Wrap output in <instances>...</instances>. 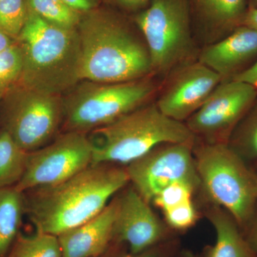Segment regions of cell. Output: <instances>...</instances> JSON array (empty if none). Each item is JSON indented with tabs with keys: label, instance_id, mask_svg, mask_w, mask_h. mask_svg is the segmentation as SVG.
Segmentation results:
<instances>
[{
	"label": "cell",
	"instance_id": "6da1fadb",
	"mask_svg": "<svg viewBox=\"0 0 257 257\" xmlns=\"http://www.w3.org/2000/svg\"><path fill=\"white\" fill-rule=\"evenodd\" d=\"M128 182L125 169L92 165L61 183L24 192L25 213L37 231L58 236L99 214Z\"/></svg>",
	"mask_w": 257,
	"mask_h": 257
},
{
	"label": "cell",
	"instance_id": "7a4b0ae2",
	"mask_svg": "<svg viewBox=\"0 0 257 257\" xmlns=\"http://www.w3.org/2000/svg\"><path fill=\"white\" fill-rule=\"evenodd\" d=\"M77 30L81 81L124 82L153 75L146 42L121 12L99 7L82 15Z\"/></svg>",
	"mask_w": 257,
	"mask_h": 257
},
{
	"label": "cell",
	"instance_id": "3957f363",
	"mask_svg": "<svg viewBox=\"0 0 257 257\" xmlns=\"http://www.w3.org/2000/svg\"><path fill=\"white\" fill-rule=\"evenodd\" d=\"M16 41L24 59L20 84L62 96L80 82L81 44L77 29L56 26L29 10Z\"/></svg>",
	"mask_w": 257,
	"mask_h": 257
},
{
	"label": "cell",
	"instance_id": "277c9868",
	"mask_svg": "<svg viewBox=\"0 0 257 257\" xmlns=\"http://www.w3.org/2000/svg\"><path fill=\"white\" fill-rule=\"evenodd\" d=\"M92 165H126L165 144L195 143L185 123L163 114L150 101L87 135Z\"/></svg>",
	"mask_w": 257,
	"mask_h": 257
},
{
	"label": "cell",
	"instance_id": "5b68a950",
	"mask_svg": "<svg viewBox=\"0 0 257 257\" xmlns=\"http://www.w3.org/2000/svg\"><path fill=\"white\" fill-rule=\"evenodd\" d=\"M160 85L153 75L124 82L80 81L62 97L64 132L86 134L109 124L150 102Z\"/></svg>",
	"mask_w": 257,
	"mask_h": 257
},
{
	"label": "cell",
	"instance_id": "8992f818",
	"mask_svg": "<svg viewBox=\"0 0 257 257\" xmlns=\"http://www.w3.org/2000/svg\"><path fill=\"white\" fill-rule=\"evenodd\" d=\"M200 184L209 197L247 227L257 207V176L228 143H204L193 149Z\"/></svg>",
	"mask_w": 257,
	"mask_h": 257
},
{
	"label": "cell",
	"instance_id": "52a82bcc",
	"mask_svg": "<svg viewBox=\"0 0 257 257\" xmlns=\"http://www.w3.org/2000/svg\"><path fill=\"white\" fill-rule=\"evenodd\" d=\"M133 21L146 42L152 74L160 82L179 66L197 60L201 47L187 0H151Z\"/></svg>",
	"mask_w": 257,
	"mask_h": 257
},
{
	"label": "cell",
	"instance_id": "ba28073f",
	"mask_svg": "<svg viewBox=\"0 0 257 257\" xmlns=\"http://www.w3.org/2000/svg\"><path fill=\"white\" fill-rule=\"evenodd\" d=\"M3 130L22 150L31 152L48 145L63 126L62 96L16 84L1 99Z\"/></svg>",
	"mask_w": 257,
	"mask_h": 257
},
{
	"label": "cell",
	"instance_id": "9c48e42d",
	"mask_svg": "<svg viewBox=\"0 0 257 257\" xmlns=\"http://www.w3.org/2000/svg\"><path fill=\"white\" fill-rule=\"evenodd\" d=\"M92 164V148L87 134L64 132L48 145L28 152L25 172L15 188L24 193L55 185Z\"/></svg>",
	"mask_w": 257,
	"mask_h": 257
},
{
	"label": "cell",
	"instance_id": "30bf717a",
	"mask_svg": "<svg viewBox=\"0 0 257 257\" xmlns=\"http://www.w3.org/2000/svg\"><path fill=\"white\" fill-rule=\"evenodd\" d=\"M194 147V143L165 144L128 164L125 170L134 188L148 203L176 182H187L197 188L200 181Z\"/></svg>",
	"mask_w": 257,
	"mask_h": 257
},
{
	"label": "cell",
	"instance_id": "8fae6325",
	"mask_svg": "<svg viewBox=\"0 0 257 257\" xmlns=\"http://www.w3.org/2000/svg\"><path fill=\"white\" fill-rule=\"evenodd\" d=\"M256 99V89L247 83L221 81L185 124L196 138L207 143H228Z\"/></svg>",
	"mask_w": 257,
	"mask_h": 257
},
{
	"label": "cell",
	"instance_id": "7c38bea8",
	"mask_svg": "<svg viewBox=\"0 0 257 257\" xmlns=\"http://www.w3.org/2000/svg\"><path fill=\"white\" fill-rule=\"evenodd\" d=\"M221 82L214 71L197 60L192 61L179 66L161 82L155 103L163 114L184 122Z\"/></svg>",
	"mask_w": 257,
	"mask_h": 257
},
{
	"label": "cell",
	"instance_id": "4fadbf2b",
	"mask_svg": "<svg viewBox=\"0 0 257 257\" xmlns=\"http://www.w3.org/2000/svg\"><path fill=\"white\" fill-rule=\"evenodd\" d=\"M165 234L164 224L133 187L118 198L114 236L127 243L132 253L150 249Z\"/></svg>",
	"mask_w": 257,
	"mask_h": 257
},
{
	"label": "cell",
	"instance_id": "5bb4252c",
	"mask_svg": "<svg viewBox=\"0 0 257 257\" xmlns=\"http://www.w3.org/2000/svg\"><path fill=\"white\" fill-rule=\"evenodd\" d=\"M257 59V30L241 25L219 41L201 47L197 60L220 77L232 80Z\"/></svg>",
	"mask_w": 257,
	"mask_h": 257
},
{
	"label": "cell",
	"instance_id": "9a60e30c",
	"mask_svg": "<svg viewBox=\"0 0 257 257\" xmlns=\"http://www.w3.org/2000/svg\"><path fill=\"white\" fill-rule=\"evenodd\" d=\"M199 46L211 45L241 26L247 0H187Z\"/></svg>",
	"mask_w": 257,
	"mask_h": 257
},
{
	"label": "cell",
	"instance_id": "2e32d148",
	"mask_svg": "<svg viewBox=\"0 0 257 257\" xmlns=\"http://www.w3.org/2000/svg\"><path fill=\"white\" fill-rule=\"evenodd\" d=\"M118 198L97 215L58 236L63 257H96L114 237Z\"/></svg>",
	"mask_w": 257,
	"mask_h": 257
},
{
	"label": "cell",
	"instance_id": "e0dca14e",
	"mask_svg": "<svg viewBox=\"0 0 257 257\" xmlns=\"http://www.w3.org/2000/svg\"><path fill=\"white\" fill-rule=\"evenodd\" d=\"M208 217L215 231L216 241L207 248L205 257H257L229 213L221 207H214L209 211Z\"/></svg>",
	"mask_w": 257,
	"mask_h": 257
},
{
	"label": "cell",
	"instance_id": "ac0fdd59",
	"mask_svg": "<svg viewBox=\"0 0 257 257\" xmlns=\"http://www.w3.org/2000/svg\"><path fill=\"white\" fill-rule=\"evenodd\" d=\"M25 213L24 193L15 187L0 189V257H8Z\"/></svg>",
	"mask_w": 257,
	"mask_h": 257
},
{
	"label": "cell",
	"instance_id": "d6986e66",
	"mask_svg": "<svg viewBox=\"0 0 257 257\" xmlns=\"http://www.w3.org/2000/svg\"><path fill=\"white\" fill-rule=\"evenodd\" d=\"M28 155L8 133H0V189L18 183L25 172Z\"/></svg>",
	"mask_w": 257,
	"mask_h": 257
},
{
	"label": "cell",
	"instance_id": "ffe728a7",
	"mask_svg": "<svg viewBox=\"0 0 257 257\" xmlns=\"http://www.w3.org/2000/svg\"><path fill=\"white\" fill-rule=\"evenodd\" d=\"M8 257H63L58 236L38 232L18 235Z\"/></svg>",
	"mask_w": 257,
	"mask_h": 257
},
{
	"label": "cell",
	"instance_id": "44dd1931",
	"mask_svg": "<svg viewBox=\"0 0 257 257\" xmlns=\"http://www.w3.org/2000/svg\"><path fill=\"white\" fill-rule=\"evenodd\" d=\"M29 10L56 26L77 29L82 15L61 0H27Z\"/></svg>",
	"mask_w": 257,
	"mask_h": 257
},
{
	"label": "cell",
	"instance_id": "7402d4cb",
	"mask_svg": "<svg viewBox=\"0 0 257 257\" xmlns=\"http://www.w3.org/2000/svg\"><path fill=\"white\" fill-rule=\"evenodd\" d=\"M228 143L241 157L257 161V104L243 116L231 134Z\"/></svg>",
	"mask_w": 257,
	"mask_h": 257
},
{
	"label": "cell",
	"instance_id": "603a6c76",
	"mask_svg": "<svg viewBox=\"0 0 257 257\" xmlns=\"http://www.w3.org/2000/svg\"><path fill=\"white\" fill-rule=\"evenodd\" d=\"M23 67V51L17 41L0 52V92L5 94L20 83Z\"/></svg>",
	"mask_w": 257,
	"mask_h": 257
},
{
	"label": "cell",
	"instance_id": "cb8c5ba5",
	"mask_svg": "<svg viewBox=\"0 0 257 257\" xmlns=\"http://www.w3.org/2000/svg\"><path fill=\"white\" fill-rule=\"evenodd\" d=\"M27 0H0V29L16 41L28 16Z\"/></svg>",
	"mask_w": 257,
	"mask_h": 257
},
{
	"label": "cell",
	"instance_id": "d4e9b609",
	"mask_svg": "<svg viewBox=\"0 0 257 257\" xmlns=\"http://www.w3.org/2000/svg\"><path fill=\"white\" fill-rule=\"evenodd\" d=\"M195 189L197 188L187 182H176L162 189L152 202L162 211H167L192 200V194Z\"/></svg>",
	"mask_w": 257,
	"mask_h": 257
},
{
	"label": "cell",
	"instance_id": "484cf974",
	"mask_svg": "<svg viewBox=\"0 0 257 257\" xmlns=\"http://www.w3.org/2000/svg\"><path fill=\"white\" fill-rule=\"evenodd\" d=\"M163 212L168 224L177 230L188 229L194 226L197 220V211L192 200L182 203Z\"/></svg>",
	"mask_w": 257,
	"mask_h": 257
},
{
	"label": "cell",
	"instance_id": "4316f807",
	"mask_svg": "<svg viewBox=\"0 0 257 257\" xmlns=\"http://www.w3.org/2000/svg\"><path fill=\"white\" fill-rule=\"evenodd\" d=\"M119 12L137 13L147 8L151 0H101Z\"/></svg>",
	"mask_w": 257,
	"mask_h": 257
},
{
	"label": "cell",
	"instance_id": "83f0119b",
	"mask_svg": "<svg viewBox=\"0 0 257 257\" xmlns=\"http://www.w3.org/2000/svg\"><path fill=\"white\" fill-rule=\"evenodd\" d=\"M62 3L81 14L99 8L101 0H61Z\"/></svg>",
	"mask_w": 257,
	"mask_h": 257
},
{
	"label": "cell",
	"instance_id": "f1b7e54d",
	"mask_svg": "<svg viewBox=\"0 0 257 257\" xmlns=\"http://www.w3.org/2000/svg\"><path fill=\"white\" fill-rule=\"evenodd\" d=\"M232 80L247 83L253 86L257 90V59L248 68L238 74Z\"/></svg>",
	"mask_w": 257,
	"mask_h": 257
},
{
	"label": "cell",
	"instance_id": "f546056e",
	"mask_svg": "<svg viewBox=\"0 0 257 257\" xmlns=\"http://www.w3.org/2000/svg\"><path fill=\"white\" fill-rule=\"evenodd\" d=\"M246 229L247 233L245 236L251 247L257 253V207L253 218Z\"/></svg>",
	"mask_w": 257,
	"mask_h": 257
},
{
	"label": "cell",
	"instance_id": "4dcf8cb0",
	"mask_svg": "<svg viewBox=\"0 0 257 257\" xmlns=\"http://www.w3.org/2000/svg\"><path fill=\"white\" fill-rule=\"evenodd\" d=\"M242 25L257 30V9L248 8L247 13L243 19Z\"/></svg>",
	"mask_w": 257,
	"mask_h": 257
},
{
	"label": "cell",
	"instance_id": "1f68e13d",
	"mask_svg": "<svg viewBox=\"0 0 257 257\" xmlns=\"http://www.w3.org/2000/svg\"><path fill=\"white\" fill-rule=\"evenodd\" d=\"M119 257H165L163 253L160 251L155 249H148L139 253H128V254L121 255Z\"/></svg>",
	"mask_w": 257,
	"mask_h": 257
},
{
	"label": "cell",
	"instance_id": "d6a6232c",
	"mask_svg": "<svg viewBox=\"0 0 257 257\" xmlns=\"http://www.w3.org/2000/svg\"><path fill=\"white\" fill-rule=\"evenodd\" d=\"M16 42L0 29V52H3Z\"/></svg>",
	"mask_w": 257,
	"mask_h": 257
},
{
	"label": "cell",
	"instance_id": "836d02e7",
	"mask_svg": "<svg viewBox=\"0 0 257 257\" xmlns=\"http://www.w3.org/2000/svg\"><path fill=\"white\" fill-rule=\"evenodd\" d=\"M248 8L257 9V0H247Z\"/></svg>",
	"mask_w": 257,
	"mask_h": 257
},
{
	"label": "cell",
	"instance_id": "e575fe53",
	"mask_svg": "<svg viewBox=\"0 0 257 257\" xmlns=\"http://www.w3.org/2000/svg\"><path fill=\"white\" fill-rule=\"evenodd\" d=\"M181 257H197L196 255H194V253L190 252V251H184V252L182 253V256Z\"/></svg>",
	"mask_w": 257,
	"mask_h": 257
},
{
	"label": "cell",
	"instance_id": "d590c367",
	"mask_svg": "<svg viewBox=\"0 0 257 257\" xmlns=\"http://www.w3.org/2000/svg\"><path fill=\"white\" fill-rule=\"evenodd\" d=\"M3 95H4V93L0 92V101H1L2 98H3Z\"/></svg>",
	"mask_w": 257,
	"mask_h": 257
},
{
	"label": "cell",
	"instance_id": "8d00e7d4",
	"mask_svg": "<svg viewBox=\"0 0 257 257\" xmlns=\"http://www.w3.org/2000/svg\"><path fill=\"white\" fill-rule=\"evenodd\" d=\"M257 176V175H256Z\"/></svg>",
	"mask_w": 257,
	"mask_h": 257
}]
</instances>
